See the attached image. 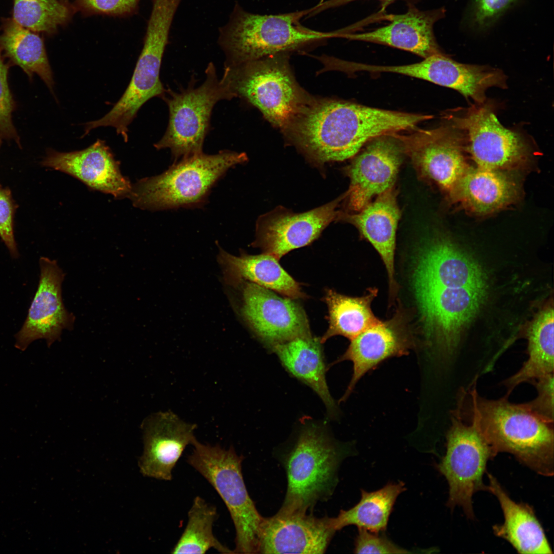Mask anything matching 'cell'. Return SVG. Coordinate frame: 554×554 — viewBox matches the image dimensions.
I'll return each instance as SVG.
<instances>
[{
	"instance_id": "obj_4",
	"label": "cell",
	"mask_w": 554,
	"mask_h": 554,
	"mask_svg": "<svg viewBox=\"0 0 554 554\" xmlns=\"http://www.w3.org/2000/svg\"><path fill=\"white\" fill-rule=\"evenodd\" d=\"M247 161L245 152L227 150L183 157L161 174L138 181L128 196L135 206L143 209L201 208L227 171Z\"/></svg>"
},
{
	"instance_id": "obj_23",
	"label": "cell",
	"mask_w": 554,
	"mask_h": 554,
	"mask_svg": "<svg viewBox=\"0 0 554 554\" xmlns=\"http://www.w3.org/2000/svg\"><path fill=\"white\" fill-rule=\"evenodd\" d=\"M400 216L397 193L393 187L356 213L340 211L338 219V221L355 226L379 253L387 272L391 296L397 289L394 254L396 231Z\"/></svg>"
},
{
	"instance_id": "obj_29",
	"label": "cell",
	"mask_w": 554,
	"mask_h": 554,
	"mask_svg": "<svg viewBox=\"0 0 554 554\" xmlns=\"http://www.w3.org/2000/svg\"><path fill=\"white\" fill-rule=\"evenodd\" d=\"M553 307L549 305L532 321L527 332L528 359L504 381L507 394L521 383L553 373Z\"/></svg>"
},
{
	"instance_id": "obj_42",
	"label": "cell",
	"mask_w": 554,
	"mask_h": 554,
	"mask_svg": "<svg viewBox=\"0 0 554 554\" xmlns=\"http://www.w3.org/2000/svg\"><path fill=\"white\" fill-rule=\"evenodd\" d=\"M62 1H65V2H68L67 0H62Z\"/></svg>"
},
{
	"instance_id": "obj_24",
	"label": "cell",
	"mask_w": 554,
	"mask_h": 554,
	"mask_svg": "<svg viewBox=\"0 0 554 554\" xmlns=\"http://www.w3.org/2000/svg\"><path fill=\"white\" fill-rule=\"evenodd\" d=\"M285 368L294 377L310 387L320 398L328 415L335 418L338 407L326 380V365L320 338L312 334L300 336L276 344L270 348Z\"/></svg>"
},
{
	"instance_id": "obj_9",
	"label": "cell",
	"mask_w": 554,
	"mask_h": 554,
	"mask_svg": "<svg viewBox=\"0 0 554 554\" xmlns=\"http://www.w3.org/2000/svg\"><path fill=\"white\" fill-rule=\"evenodd\" d=\"M493 457L480 431L471 421L468 424L464 422L459 408L446 435V453L437 465L449 485L448 507H460L468 518L474 519L472 497L477 491L487 490L482 478L488 461Z\"/></svg>"
},
{
	"instance_id": "obj_8",
	"label": "cell",
	"mask_w": 554,
	"mask_h": 554,
	"mask_svg": "<svg viewBox=\"0 0 554 554\" xmlns=\"http://www.w3.org/2000/svg\"><path fill=\"white\" fill-rule=\"evenodd\" d=\"M203 84L195 88L194 82L176 92L165 90L162 98L169 109V122L163 136L154 145L157 150L169 149L174 162L203 152L210 116L214 105L222 100L235 97L222 78L219 79L210 63Z\"/></svg>"
},
{
	"instance_id": "obj_15",
	"label": "cell",
	"mask_w": 554,
	"mask_h": 554,
	"mask_svg": "<svg viewBox=\"0 0 554 554\" xmlns=\"http://www.w3.org/2000/svg\"><path fill=\"white\" fill-rule=\"evenodd\" d=\"M241 312L259 339L270 348L294 338L311 334L303 308L292 299L246 282Z\"/></svg>"
},
{
	"instance_id": "obj_14",
	"label": "cell",
	"mask_w": 554,
	"mask_h": 554,
	"mask_svg": "<svg viewBox=\"0 0 554 554\" xmlns=\"http://www.w3.org/2000/svg\"><path fill=\"white\" fill-rule=\"evenodd\" d=\"M397 133L370 141L345 168L350 185L344 200L350 211H359L373 197L393 188L405 154Z\"/></svg>"
},
{
	"instance_id": "obj_20",
	"label": "cell",
	"mask_w": 554,
	"mask_h": 554,
	"mask_svg": "<svg viewBox=\"0 0 554 554\" xmlns=\"http://www.w3.org/2000/svg\"><path fill=\"white\" fill-rule=\"evenodd\" d=\"M411 276L456 288H487L485 274L479 264L444 238H433L420 246Z\"/></svg>"
},
{
	"instance_id": "obj_21",
	"label": "cell",
	"mask_w": 554,
	"mask_h": 554,
	"mask_svg": "<svg viewBox=\"0 0 554 554\" xmlns=\"http://www.w3.org/2000/svg\"><path fill=\"white\" fill-rule=\"evenodd\" d=\"M42 165L68 173L87 185L116 197L129 195L131 186L124 177L104 141L97 140L86 149L70 152L49 150Z\"/></svg>"
},
{
	"instance_id": "obj_10",
	"label": "cell",
	"mask_w": 554,
	"mask_h": 554,
	"mask_svg": "<svg viewBox=\"0 0 554 554\" xmlns=\"http://www.w3.org/2000/svg\"><path fill=\"white\" fill-rule=\"evenodd\" d=\"M486 288L424 285L413 291L427 343L443 355L452 353L462 332L483 303Z\"/></svg>"
},
{
	"instance_id": "obj_26",
	"label": "cell",
	"mask_w": 554,
	"mask_h": 554,
	"mask_svg": "<svg viewBox=\"0 0 554 554\" xmlns=\"http://www.w3.org/2000/svg\"><path fill=\"white\" fill-rule=\"evenodd\" d=\"M487 490L498 499L504 522L492 527L493 533L508 541L519 553H552L544 529L528 505L517 503L510 499L498 480L487 473Z\"/></svg>"
},
{
	"instance_id": "obj_17",
	"label": "cell",
	"mask_w": 554,
	"mask_h": 554,
	"mask_svg": "<svg viewBox=\"0 0 554 554\" xmlns=\"http://www.w3.org/2000/svg\"><path fill=\"white\" fill-rule=\"evenodd\" d=\"M414 342L406 317L398 311L391 319L380 321L354 338L346 351L333 364L344 361L352 363V377L340 402L345 401L359 380L384 360L408 354Z\"/></svg>"
},
{
	"instance_id": "obj_11",
	"label": "cell",
	"mask_w": 554,
	"mask_h": 554,
	"mask_svg": "<svg viewBox=\"0 0 554 554\" xmlns=\"http://www.w3.org/2000/svg\"><path fill=\"white\" fill-rule=\"evenodd\" d=\"M397 134L419 175L436 184L453 200L467 170L461 131L450 122L434 129L415 128L410 134Z\"/></svg>"
},
{
	"instance_id": "obj_18",
	"label": "cell",
	"mask_w": 554,
	"mask_h": 554,
	"mask_svg": "<svg viewBox=\"0 0 554 554\" xmlns=\"http://www.w3.org/2000/svg\"><path fill=\"white\" fill-rule=\"evenodd\" d=\"M335 532L328 516L278 511L264 517L259 553H324Z\"/></svg>"
},
{
	"instance_id": "obj_16",
	"label": "cell",
	"mask_w": 554,
	"mask_h": 554,
	"mask_svg": "<svg viewBox=\"0 0 554 554\" xmlns=\"http://www.w3.org/2000/svg\"><path fill=\"white\" fill-rule=\"evenodd\" d=\"M39 281L26 319L15 334L14 346L25 351L32 342L45 339L48 347L64 329L72 328L74 316L65 308L62 296L65 274L55 260L41 257Z\"/></svg>"
},
{
	"instance_id": "obj_25",
	"label": "cell",
	"mask_w": 554,
	"mask_h": 554,
	"mask_svg": "<svg viewBox=\"0 0 554 554\" xmlns=\"http://www.w3.org/2000/svg\"><path fill=\"white\" fill-rule=\"evenodd\" d=\"M218 260L226 282L236 286L246 281L292 299L304 298L300 284L281 266L277 258L263 253L232 255L220 248Z\"/></svg>"
},
{
	"instance_id": "obj_19",
	"label": "cell",
	"mask_w": 554,
	"mask_h": 554,
	"mask_svg": "<svg viewBox=\"0 0 554 554\" xmlns=\"http://www.w3.org/2000/svg\"><path fill=\"white\" fill-rule=\"evenodd\" d=\"M142 428L144 451L138 463L141 472L158 480H171L173 469L184 450L196 440V425L169 411L150 416Z\"/></svg>"
},
{
	"instance_id": "obj_7",
	"label": "cell",
	"mask_w": 554,
	"mask_h": 554,
	"mask_svg": "<svg viewBox=\"0 0 554 554\" xmlns=\"http://www.w3.org/2000/svg\"><path fill=\"white\" fill-rule=\"evenodd\" d=\"M187 462L213 486L225 503L235 530L234 553H259L264 517L257 510L246 488L243 457L233 447L204 444L196 439Z\"/></svg>"
},
{
	"instance_id": "obj_36",
	"label": "cell",
	"mask_w": 554,
	"mask_h": 554,
	"mask_svg": "<svg viewBox=\"0 0 554 554\" xmlns=\"http://www.w3.org/2000/svg\"><path fill=\"white\" fill-rule=\"evenodd\" d=\"M553 373L531 382L536 387L537 395L532 401L523 403L530 411L545 421L553 424Z\"/></svg>"
},
{
	"instance_id": "obj_5",
	"label": "cell",
	"mask_w": 554,
	"mask_h": 554,
	"mask_svg": "<svg viewBox=\"0 0 554 554\" xmlns=\"http://www.w3.org/2000/svg\"><path fill=\"white\" fill-rule=\"evenodd\" d=\"M309 9L262 15L236 5L229 23L221 30L219 43L226 55L225 66L239 65L325 41L332 32L307 28L300 23Z\"/></svg>"
},
{
	"instance_id": "obj_35",
	"label": "cell",
	"mask_w": 554,
	"mask_h": 554,
	"mask_svg": "<svg viewBox=\"0 0 554 554\" xmlns=\"http://www.w3.org/2000/svg\"><path fill=\"white\" fill-rule=\"evenodd\" d=\"M518 0H473L469 15L470 27L484 31Z\"/></svg>"
},
{
	"instance_id": "obj_31",
	"label": "cell",
	"mask_w": 554,
	"mask_h": 554,
	"mask_svg": "<svg viewBox=\"0 0 554 554\" xmlns=\"http://www.w3.org/2000/svg\"><path fill=\"white\" fill-rule=\"evenodd\" d=\"M406 490L405 484L389 482L376 491L361 489L360 501L348 510L341 509L331 518L336 531L348 525L377 533L386 530L390 515L398 496Z\"/></svg>"
},
{
	"instance_id": "obj_2",
	"label": "cell",
	"mask_w": 554,
	"mask_h": 554,
	"mask_svg": "<svg viewBox=\"0 0 554 554\" xmlns=\"http://www.w3.org/2000/svg\"><path fill=\"white\" fill-rule=\"evenodd\" d=\"M469 420L480 431L494 457L512 454L522 464L544 476L553 474V424L549 423L523 403L480 396L474 385L469 393Z\"/></svg>"
},
{
	"instance_id": "obj_3",
	"label": "cell",
	"mask_w": 554,
	"mask_h": 554,
	"mask_svg": "<svg viewBox=\"0 0 554 554\" xmlns=\"http://www.w3.org/2000/svg\"><path fill=\"white\" fill-rule=\"evenodd\" d=\"M350 452L324 427L310 423L302 427L291 446L278 454L287 477V490L278 511L312 513L328 501L339 482L338 470Z\"/></svg>"
},
{
	"instance_id": "obj_39",
	"label": "cell",
	"mask_w": 554,
	"mask_h": 554,
	"mask_svg": "<svg viewBox=\"0 0 554 554\" xmlns=\"http://www.w3.org/2000/svg\"><path fill=\"white\" fill-rule=\"evenodd\" d=\"M355 553H410L385 536L359 529L354 541Z\"/></svg>"
},
{
	"instance_id": "obj_1",
	"label": "cell",
	"mask_w": 554,
	"mask_h": 554,
	"mask_svg": "<svg viewBox=\"0 0 554 554\" xmlns=\"http://www.w3.org/2000/svg\"><path fill=\"white\" fill-rule=\"evenodd\" d=\"M421 121L419 114L310 98L284 131L309 163L323 169L354 156L376 137L411 130Z\"/></svg>"
},
{
	"instance_id": "obj_30",
	"label": "cell",
	"mask_w": 554,
	"mask_h": 554,
	"mask_svg": "<svg viewBox=\"0 0 554 554\" xmlns=\"http://www.w3.org/2000/svg\"><path fill=\"white\" fill-rule=\"evenodd\" d=\"M378 290L372 288L359 297L339 293L332 289L326 291L324 301L328 309L329 326L320 338L322 344L330 337L342 335L351 340L360 333L379 323L371 305Z\"/></svg>"
},
{
	"instance_id": "obj_33",
	"label": "cell",
	"mask_w": 554,
	"mask_h": 554,
	"mask_svg": "<svg viewBox=\"0 0 554 554\" xmlns=\"http://www.w3.org/2000/svg\"><path fill=\"white\" fill-rule=\"evenodd\" d=\"M75 11L62 0H13V20L35 32L53 34L66 24Z\"/></svg>"
},
{
	"instance_id": "obj_37",
	"label": "cell",
	"mask_w": 554,
	"mask_h": 554,
	"mask_svg": "<svg viewBox=\"0 0 554 554\" xmlns=\"http://www.w3.org/2000/svg\"><path fill=\"white\" fill-rule=\"evenodd\" d=\"M140 0H75V11L85 15L124 16L134 12Z\"/></svg>"
},
{
	"instance_id": "obj_41",
	"label": "cell",
	"mask_w": 554,
	"mask_h": 554,
	"mask_svg": "<svg viewBox=\"0 0 554 554\" xmlns=\"http://www.w3.org/2000/svg\"><path fill=\"white\" fill-rule=\"evenodd\" d=\"M2 140H3L2 138L0 136V148H1V146L2 145Z\"/></svg>"
},
{
	"instance_id": "obj_40",
	"label": "cell",
	"mask_w": 554,
	"mask_h": 554,
	"mask_svg": "<svg viewBox=\"0 0 554 554\" xmlns=\"http://www.w3.org/2000/svg\"><path fill=\"white\" fill-rule=\"evenodd\" d=\"M359 0H327L322 1L319 4L310 9L308 16H312L323 11L346 5L352 2ZM386 3H390L395 0H379Z\"/></svg>"
},
{
	"instance_id": "obj_13",
	"label": "cell",
	"mask_w": 554,
	"mask_h": 554,
	"mask_svg": "<svg viewBox=\"0 0 554 554\" xmlns=\"http://www.w3.org/2000/svg\"><path fill=\"white\" fill-rule=\"evenodd\" d=\"M347 191L334 200L303 212L279 206L260 215L256 222L252 245L278 260L294 249L308 245L332 222L338 221V208Z\"/></svg>"
},
{
	"instance_id": "obj_34",
	"label": "cell",
	"mask_w": 554,
	"mask_h": 554,
	"mask_svg": "<svg viewBox=\"0 0 554 554\" xmlns=\"http://www.w3.org/2000/svg\"><path fill=\"white\" fill-rule=\"evenodd\" d=\"M9 66V63L5 62L0 49V136L14 141L21 147L20 138L12 121L16 103L8 83Z\"/></svg>"
},
{
	"instance_id": "obj_28",
	"label": "cell",
	"mask_w": 554,
	"mask_h": 554,
	"mask_svg": "<svg viewBox=\"0 0 554 554\" xmlns=\"http://www.w3.org/2000/svg\"><path fill=\"white\" fill-rule=\"evenodd\" d=\"M0 49L9 64L19 67L32 79L37 74L54 93V81L44 41L36 32L23 27L13 19L3 21Z\"/></svg>"
},
{
	"instance_id": "obj_12",
	"label": "cell",
	"mask_w": 554,
	"mask_h": 554,
	"mask_svg": "<svg viewBox=\"0 0 554 554\" xmlns=\"http://www.w3.org/2000/svg\"><path fill=\"white\" fill-rule=\"evenodd\" d=\"M462 132L466 148L478 167L501 170L519 164L527 148L522 136L503 126L492 107L484 103L450 118Z\"/></svg>"
},
{
	"instance_id": "obj_27",
	"label": "cell",
	"mask_w": 554,
	"mask_h": 554,
	"mask_svg": "<svg viewBox=\"0 0 554 554\" xmlns=\"http://www.w3.org/2000/svg\"><path fill=\"white\" fill-rule=\"evenodd\" d=\"M516 193L513 181L501 170L477 167L467 169L460 180L453 200L480 214L496 211L511 201Z\"/></svg>"
},
{
	"instance_id": "obj_38",
	"label": "cell",
	"mask_w": 554,
	"mask_h": 554,
	"mask_svg": "<svg viewBox=\"0 0 554 554\" xmlns=\"http://www.w3.org/2000/svg\"><path fill=\"white\" fill-rule=\"evenodd\" d=\"M16 209L10 189L0 184V237L13 259H17L19 255L13 232Z\"/></svg>"
},
{
	"instance_id": "obj_6",
	"label": "cell",
	"mask_w": 554,
	"mask_h": 554,
	"mask_svg": "<svg viewBox=\"0 0 554 554\" xmlns=\"http://www.w3.org/2000/svg\"><path fill=\"white\" fill-rule=\"evenodd\" d=\"M287 53L225 66L222 77L235 97L258 108L272 124L285 131L309 101L293 76Z\"/></svg>"
},
{
	"instance_id": "obj_22",
	"label": "cell",
	"mask_w": 554,
	"mask_h": 554,
	"mask_svg": "<svg viewBox=\"0 0 554 554\" xmlns=\"http://www.w3.org/2000/svg\"><path fill=\"white\" fill-rule=\"evenodd\" d=\"M445 12L444 8L422 11L410 5L406 13L389 15L390 23L385 26L364 33H346L338 36L381 44L426 58L441 52L433 29Z\"/></svg>"
},
{
	"instance_id": "obj_32",
	"label": "cell",
	"mask_w": 554,
	"mask_h": 554,
	"mask_svg": "<svg viewBox=\"0 0 554 554\" xmlns=\"http://www.w3.org/2000/svg\"><path fill=\"white\" fill-rule=\"evenodd\" d=\"M217 515L214 506L196 497L188 513L186 526L171 552L203 554L213 548L221 553H233L214 536L213 525Z\"/></svg>"
}]
</instances>
